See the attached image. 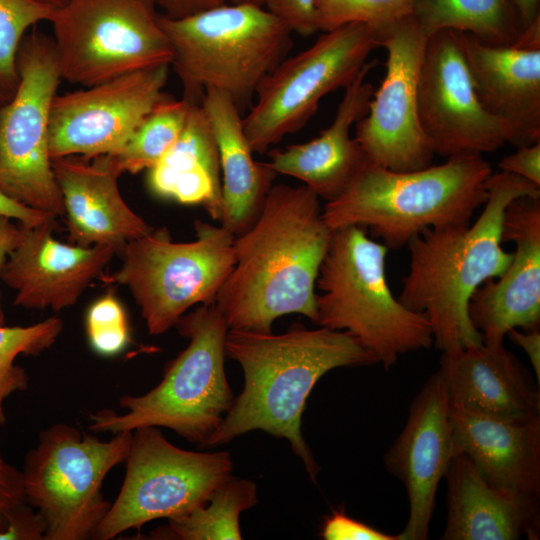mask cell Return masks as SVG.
I'll return each instance as SVG.
<instances>
[{
	"mask_svg": "<svg viewBox=\"0 0 540 540\" xmlns=\"http://www.w3.org/2000/svg\"><path fill=\"white\" fill-rule=\"evenodd\" d=\"M332 233L310 188L273 185L253 225L235 236V265L216 297L229 329L269 333L286 314L316 324V280Z\"/></svg>",
	"mask_w": 540,
	"mask_h": 540,
	"instance_id": "6da1fadb",
	"label": "cell"
},
{
	"mask_svg": "<svg viewBox=\"0 0 540 540\" xmlns=\"http://www.w3.org/2000/svg\"><path fill=\"white\" fill-rule=\"evenodd\" d=\"M225 354L240 364L244 386L206 447L262 430L288 440L315 483L320 467L301 430L307 398L327 372L373 365L377 358L346 331L301 323L282 334L229 329Z\"/></svg>",
	"mask_w": 540,
	"mask_h": 540,
	"instance_id": "7a4b0ae2",
	"label": "cell"
},
{
	"mask_svg": "<svg viewBox=\"0 0 540 540\" xmlns=\"http://www.w3.org/2000/svg\"><path fill=\"white\" fill-rule=\"evenodd\" d=\"M488 196L471 225L430 228L409 242L410 266L398 300L423 314L433 345L444 352L483 343L469 317V302L487 280L498 278L513 252L502 247V220L507 205L521 196H540V187L505 171L490 176Z\"/></svg>",
	"mask_w": 540,
	"mask_h": 540,
	"instance_id": "3957f363",
	"label": "cell"
},
{
	"mask_svg": "<svg viewBox=\"0 0 540 540\" xmlns=\"http://www.w3.org/2000/svg\"><path fill=\"white\" fill-rule=\"evenodd\" d=\"M492 175L482 156L449 158L440 165L392 171L368 163L346 190L323 208L331 230L368 228L399 249L430 228L469 224L488 196Z\"/></svg>",
	"mask_w": 540,
	"mask_h": 540,
	"instance_id": "277c9868",
	"label": "cell"
},
{
	"mask_svg": "<svg viewBox=\"0 0 540 540\" xmlns=\"http://www.w3.org/2000/svg\"><path fill=\"white\" fill-rule=\"evenodd\" d=\"M174 327L189 344L165 365L159 384L142 395L122 396V414L111 409L91 414V431L115 435L165 427L188 442L207 446L235 398L224 368L229 327L215 302L185 313Z\"/></svg>",
	"mask_w": 540,
	"mask_h": 540,
	"instance_id": "5b68a950",
	"label": "cell"
},
{
	"mask_svg": "<svg viewBox=\"0 0 540 540\" xmlns=\"http://www.w3.org/2000/svg\"><path fill=\"white\" fill-rule=\"evenodd\" d=\"M183 99L201 105L205 90L226 93L240 113L293 46L292 31L263 7L222 4L182 18L159 15Z\"/></svg>",
	"mask_w": 540,
	"mask_h": 540,
	"instance_id": "8992f818",
	"label": "cell"
},
{
	"mask_svg": "<svg viewBox=\"0 0 540 540\" xmlns=\"http://www.w3.org/2000/svg\"><path fill=\"white\" fill-rule=\"evenodd\" d=\"M388 249L360 226L337 228L316 280V324L350 333L387 370L401 355L433 346L426 317L390 290Z\"/></svg>",
	"mask_w": 540,
	"mask_h": 540,
	"instance_id": "52a82bcc",
	"label": "cell"
},
{
	"mask_svg": "<svg viewBox=\"0 0 540 540\" xmlns=\"http://www.w3.org/2000/svg\"><path fill=\"white\" fill-rule=\"evenodd\" d=\"M194 227L196 239L186 243L172 241L166 227L153 228L125 245L116 272L100 276L129 289L151 335L174 327L190 307L214 303L234 268L235 236L200 220Z\"/></svg>",
	"mask_w": 540,
	"mask_h": 540,
	"instance_id": "ba28073f",
	"label": "cell"
},
{
	"mask_svg": "<svg viewBox=\"0 0 540 540\" xmlns=\"http://www.w3.org/2000/svg\"><path fill=\"white\" fill-rule=\"evenodd\" d=\"M131 441L132 432L102 441L66 423L39 433L21 472L25 501L46 521V540L93 538L111 504L103 481L125 461Z\"/></svg>",
	"mask_w": 540,
	"mask_h": 540,
	"instance_id": "9c48e42d",
	"label": "cell"
},
{
	"mask_svg": "<svg viewBox=\"0 0 540 540\" xmlns=\"http://www.w3.org/2000/svg\"><path fill=\"white\" fill-rule=\"evenodd\" d=\"M154 0H66L50 22L61 78L91 87L170 65L173 50Z\"/></svg>",
	"mask_w": 540,
	"mask_h": 540,
	"instance_id": "30bf717a",
	"label": "cell"
},
{
	"mask_svg": "<svg viewBox=\"0 0 540 540\" xmlns=\"http://www.w3.org/2000/svg\"><path fill=\"white\" fill-rule=\"evenodd\" d=\"M124 462L120 491L92 539L110 540L153 520L182 518L205 505L233 470L228 452L179 448L154 426L132 431Z\"/></svg>",
	"mask_w": 540,
	"mask_h": 540,
	"instance_id": "8fae6325",
	"label": "cell"
},
{
	"mask_svg": "<svg viewBox=\"0 0 540 540\" xmlns=\"http://www.w3.org/2000/svg\"><path fill=\"white\" fill-rule=\"evenodd\" d=\"M378 47L372 28L349 23L324 32L306 50L283 59L260 82L256 102L242 119L251 150L264 153L303 128L322 98L346 88Z\"/></svg>",
	"mask_w": 540,
	"mask_h": 540,
	"instance_id": "7c38bea8",
	"label": "cell"
},
{
	"mask_svg": "<svg viewBox=\"0 0 540 540\" xmlns=\"http://www.w3.org/2000/svg\"><path fill=\"white\" fill-rule=\"evenodd\" d=\"M19 84L0 107V191L53 216L64 215L49 153V120L61 75L51 37L32 31L17 53Z\"/></svg>",
	"mask_w": 540,
	"mask_h": 540,
	"instance_id": "4fadbf2b",
	"label": "cell"
},
{
	"mask_svg": "<svg viewBox=\"0 0 540 540\" xmlns=\"http://www.w3.org/2000/svg\"><path fill=\"white\" fill-rule=\"evenodd\" d=\"M378 40L387 51L386 72L354 138L370 164L399 172L426 168L435 155L418 118L427 37L411 14L380 31Z\"/></svg>",
	"mask_w": 540,
	"mask_h": 540,
	"instance_id": "5bb4252c",
	"label": "cell"
},
{
	"mask_svg": "<svg viewBox=\"0 0 540 540\" xmlns=\"http://www.w3.org/2000/svg\"><path fill=\"white\" fill-rule=\"evenodd\" d=\"M418 118L435 154L473 157L512 144L508 128L480 103L458 31L427 38L418 81Z\"/></svg>",
	"mask_w": 540,
	"mask_h": 540,
	"instance_id": "9a60e30c",
	"label": "cell"
},
{
	"mask_svg": "<svg viewBox=\"0 0 540 540\" xmlns=\"http://www.w3.org/2000/svg\"><path fill=\"white\" fill-rule=\"evenodd\" d=\"M169 65L127 73L103 83L55 95L50 109L49 153L94 158L116 155L166 95Z\"/></svg>",
	"mask_w": 540,
	"mask_h": 540,
	"instance_id": "2e32d148",
	"label": "cell"
},
{
	"mask_svg": "<svg viewBox=\"0 0 540 540\" xmlns=\"http://www.w3.org/2000/svg\"><path fill=\"white\" fill-rule=\"evenodd\" d=\"M450 399L439 371L413 400L407 422L384 455L386 470L405 487L409 515L398 540H426L436 493L451 459L453 442Z\"/></svg>",
	"mask_w": 540,
	"mask_h": 540,
	"instance_id": "e0dca14e",
	"label": "cell"
},
{
	"mask_svg": "<svg viewBox=\"0 0 540 540\" xmlns=\"http://www.w3.org/2000/svg\"><path fill=\"white\" fill-rule=\"evenodd\" d=\"M502 242L515 251L501 276L487 280L469 302V317L485 344H503L510 329L540 325V196H521L506 207Z\"/></svg>",
	"mask_w": 540,
	"mask_h": 540,
	"instance_id": "ac0fdd59",
	"label": "cell"
},
{
	"mask_svg": "<svg viewBox=\"0 0 540 540\" xmlns=\"http://www.w3.org/2000/svg\"><path fill=\"white\" fill-rule=\"evenodd\" d=\"M54 224L55 220L21 225L20 241L0 273V279L16 291L15 306L60 311L74 305L117 254L108 245L60 242L53 236Z\"/></svg>",
	"mask_w": 540,
	"mask_h": 540,
	"instance_id": "d6986e66",
	"label": "cell"
},
{
	"mask_svg": "<svg viewBox=\"0 0 540 540\" xmlns=\"http://www.w3.org/2000/svg\"><path fill=\"white\" fill-rule=\"evenodd\" d=\"M52 168L72 244L108 245L120 255L129 241L153 229L124 201L118 187L121 173L111 155L53 158Z\"/></svg>",
	"mask_w": 540,
	"mask_h": 540,
	"instance_id": "ffe728a7",
	"label": "cell"
},
{
	"mask_svg": "<svg viewBox=\"0 0 540 540\" xmlns=\"http://www.w3.org/2000/svg\"><path fill=\"white\" fill-rule=\"evenodd\" d=\"M458 37L475 93L508 128L512 145L540 141V49L490 45L460 31Z\"/></svg>",
	"mask_w": 540,
	"mask_h": 540,
	"instance_id": "44dd1931",
	"label": "cell"
},
{
	"mask_svg": "<svg viewBox=\"0 0 540 540\" xmlns=\"http://www.w3.org/2000/svg\"><path fill=\"white\" fill-rule=\"evenodd\" d=\"M438 371L455 407L505 420L540 416V385L504 343L444 352Z\"/></svg>",
	"mask_w": 540,
	"mask_h": 540,
	"instance_id": "7402d4cb",
	"label": "cell"
},
{
	"mask_svg": "<svg viewBox=\"0 0 540 540\" xmlns=\"http://www.w3.org/2000/svg\"><path fill=\"white\" fill-rule=\"evenodd\" d=\"M375 65L367 61L345 88L332 123L318 137L269 152L268 164L277 174L301 180L327 202L346 190L369 163L350 129L368 111L374 89L366 78Z\"/></svg>",
	"mask_w": 540,
	"mask_h": 540,
	"instance_id": "603a6c76",
	"label": "cell"
},
{
	"mask_svg": "<svg viewBox=\"0 0 540 540\" xmlns=\"http://www.w3.org/2000/svg\"><path fill=\"white\" fill-rule=\"evenodd\" d=\"M456 455L465 454L491 486L540 498V416L505 420L450 406Z\"/></svg>",
	"mask_w": 540,
	"mask_h": 540,
	"instance_id": "cb8c5ba5",
	"label": "cell"
},
{
	"mask_svg": "<svg viewBox=\"0 0 540 540\" xmlns=\"http://www.w3.org/2000/svg\"><path fill=\"white\" fill-rule=\"evenodd\" d=\"M447 519L442 540L538 539L539 498L501 491L476 470L463 453L446 470Z\"/></svg>",
	"mask_w": 540,
	"mask_h": 540,
	"instance_id": "d4e9b609",
	"label": "cell"
},
{
	"mask_svg": "<svg viewBox=\"0 0 540 540\" xmlns=\"http://www.w3.org/2000/svg\"><path fill=\"white\" fill-rule=\"evenodd\" d=\"M219 150L222 180L221 226L234 236L257 219L277 173L253 157L243 128V117L224 92L208 88L201 102Z\"/></svg>",
	"mask_w": 540,
	"mask_h": 540,
	"instance_id": "484cf974",
	"label": "cell"
},
{
	"mask_svg": "<svg viewBox=\"0 0 540 540\" xmlns=\"http://www.w3.org/2000/svg\"><path fill=\"white\" fill-rule=\"evenodd\" d=\"M146 183L156 197L202 206L213 220L222 215L218 145L201 105L191 104L185 126L172 147L150 169Z\"/></svg>",
	"mask_w": 540,
	"mask_h": 540,
	"instance_id": "4316f807",
	"label": "cell"
},
{
	"mask_svg": "<svg viewBox=\"0 0 540 540\" xmlns=\"http://www.w3.org/2000/svg\"><path fill=\"white\" fill-rule=\"evenodd\" d=\"M412 15L427 38L451 29L510 46L522 31L510 0H416Z\"/></svg>",
	"mask_w": 540,
	"mask_h": 540,
	"instance_id": "83f0119b",
	"label": "cell"
},
{
	"mask_svg": "<svg viewBox=\"0 0 540 540\" xmlns=\"http://www.w3.org/2000/svg\"><path fill=\"white\" fill-rule=\"evenodd\" d=\"M258 502L256 484L231 476L208 502L188 515L168 520L149 534L154 540H240V514Z\"/></svg>",
	"mask_w": 540,
	"mask_h": 540,
	"instance_id": "f1b7e54d",
	"label": "cell"
},
{
	"mask_svg": "<svg viewBox=\"0 0 540 540\" xmlns=\"http://www.w3.org/2000/svg\"><path fill=\"white\" fill-rule=\"evenodd\" d=\"M191 104L165 95L135 129L122 150L111 155L121 174L153 167L180 136Z\"/></svg>",
	"mask_w": 540,
	"mask_h": 540,
	"instance_id": "f546056e",
	"label": "cell"
},
{
	"mask_svg": "<svg viewBox=\"0 0 540 540\" xmlns=\"http://www.w3.org/2000/svg\"><path fill=\"white\" fill-rule=\"evenodd\" d=\"M63 330L61 318L52 316L30 326L0 324V426L6 423L5 401L29 386L27 372L15 364L19 355H38L49 349Z\"/></svg>",
	"mask_w": 540,
	"mask_h": 540,
	"instance_id": "4dcf8cb0",
	"label": "cell"
},
{
	"mask_svg": "<svg viewBox=\"0 0 540 540\" xmlns=\"http://www.w3.org/2000/svg\"><path fill=\"white\" fill-rule=\"evenodd\" d=\"M55 8L37 0H0V107L19 84L16 59L23 37L30 27L49 21Z\"/></svg>",
	"mask_w": 540,
	"mask_h": 540,
	"instance_id": "1f68e13d",
	"label": "cell"
},
{
	"mask_svg": "<svg viewBox=\"0 0 540 540\" xmlns=\"http://www.w3.org/2000/svg\"><path fill=\"white\" fill-rule=\"evenodd\" d=\"M416 0H316L318 31L349 23H363L378 35L396 21L412 14Z\"/></svg>",
	"mask_w": 540,
	"mask_h": 540,
	"instance_id": "d6a6232c",
	"label": "cell"
},
{
	"mask_svg": "<svg viewBox=\"0 0 540 540\" xmlns=\"http://www.w3.org/2000/svg\"><path fill=\"white\" fill-rule=\"evenodd\" d=\"M85 331L90 347L101 356H115L129 345L128 316L113 292L91 303L85 315Z\"/></svg>",
	"mask_w": 540,
	"mask_h": 540,
	"instance_id": "836d02e7",
	"label": "cell"
},
{
	"mask_svg": "<svg viewBox=\"0 0 540 540\" xmlns=\"http://www.w3.org/2000/svg\"><path fill=\"white\" fill-rule=\"evenodd\" d=\"M316 0H265L266 10L292 32L307 37L318 31Z\"/></svg>",
	"mask_w": 540,
	"mask_h": 540,
	"instance_id": "e575fe53",
	"label": "cell"
},
{
	"mask_svg": "<svg viewBox=\"0 0 540 540\" xmlns=\"http://www.w3.org/2000/svg\"><path fill=\"white\" fill-rule=\"evenodd\" d=\"M324 540H398L397 535L384 533L349 517L344 509L333 510L321 527Z\"/></svg>",
	"mask_w": 540,
	"mask_h": 540,
	"instance_id": "d590c367",
	"label": "cell"
},
{
	"mask_svg": "<svg viewBox=\"0 0 540 540\" xmlns=\"http://www.w3.org/2000/svg\"><path fill=\"white\" fill-rule=\"evenodd\" d=\"M46 531L43 516L25 501L8 513L0 540H46Z\"/></svg>",
	"mask_w": 540,
	"mask_h": 540,
	"instance_id": "8d00e7d4",
	"label": "cell"
},
{
	"mask_svg": "<svg viewBox=\"0 0 540 540\" xmlns=\"http://www.w3.org/2000/svg\"><path fill=\"white\" fill-rule=\"evenodd\" d=\"M25 502L22 472L9 463L0 452V532L8 513Z\"/></svg>",
	"mask_w": 540,
	"mask_h": 540,
	"instance_id": "74e56055",
	"label": "cell"
},
{
	"mask_svg": "<svg viewBox=\"0 0 540 540\" xmlns=\"http://www.w3.org/2000/svg\"><path fill=\"white\" fill-rule=\"evenodd\" d=\"M501 171L520 176L540 187V141L518 147L499 162Z\"/></svg>",
	"mask_w": 540,
	"mask_h": 540,
	"instance_id": "f35d334b",
	"label": "cell"
},
{
	"mask_svg": "<svg viewBox=\"0 0 540 540\" xmlns=\"http://www.w3.org/2000/svg\"><path fill=\"white\" fill-rule=\"evenodd\" d=\"M0 215L15 219L23 226H37L55 220V216L18 203L0 191Z\"/></svg>",
	"mask_w": 540,
	"mask_h": 540,
	"instance_id": "ab89813d",
	"label": "cell"
},
{
	"mask_svg": "<svg viewBox=\"0 0 540 540\" xmlns=\"http://www.w3.org/2000/svg\"><path fill=\"white\" fill-rule=\"evenodd\" d=\"M506 336L511 342L523 349L533 367L538 385H540V332L539 328L520 330L510 329Z\"/></svg>",
	"mask_w": 540,
	"mask_h": 540,
	"instance_id": "60d3db41",
	"label": "cell"
},
{
	"mask_svg": "<svg viewBox=\"0 0 540 540\" xmlns=\"http://www.w3.org/2000/svg\"><path fill=\"white\" fill-rule=\"evenodd\" d=\"M165 16L178 19L226 3V0H154Z\"/></svg>",
	"mask_w": 540,
	"mask_h": 540,
	"instance_id": "b9f144b4",
	"label": "cell"
},
{
	"mask_svg": "<svg viewBox=\"0 0 540 540\" xmlns=\"http://www.w3.org/2000/svg\"><path fill=\"white\" fill-rule=\"evenodd\" d=\"M11 218L0 215V273L10 253L15 249L22 235V226L11 222ZM5 323V315L0 302V324Z\"/></svg>",
	"mask_w": 540,
	"mask_h": 540,
	"instance_id": "7bdbcfd3",
	"label": "cell"
},
{
	"mask_svg": "<svg viewBox=\"0 0 540 540\" xmlns=\"http://www.w3.org/2000/svg\"><path fill=\"white\" fill-rule=\"evenodd\" d=\"M521 29L524 30L540 19V0H510Z\"/></svg>",
	"mask_w": 540,
	"mask_h": 540,
	"instance_id": "ee69618b",
	"label": "cell"
},
{
	"mask_svg": "<svg viewBox=\"0 0 540 540\" xmlns=\"http://www.w3.org/2000/svg\"><path fill=\"white\" fill-rule=\"evenodd\" d=\"M229 1L230 4H244V5H254L259 7H264L265 0H226Z\"/></svg>",
	"mask_w": 540,
	"mask_h": 540,
	"instance_id": "f6af8a7d",
	"label": "cell"
},
{
	"mask_svg": "<svg viewBox=\"0 0 540 540\" xmlns=\"http://www.w3.org/2000/svg\"><path fill=\"white\" fill-rule=\"evenodd\" d=\"M37 1L54 6L56 8L63 5L66 2V0H37Z\"/></svg>",
	"mask_w": 540,
	"mask_h": 540,
	"instance_id": "bcb514c9",
	"label": "cell"
}]
</instances>
